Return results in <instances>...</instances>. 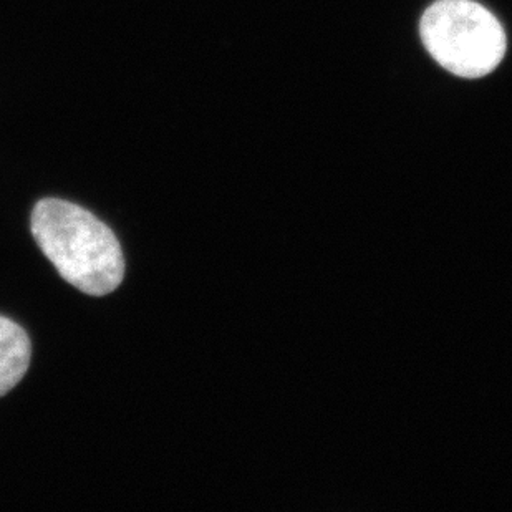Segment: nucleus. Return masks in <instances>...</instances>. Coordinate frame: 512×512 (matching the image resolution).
<instances>
[{"label": "nucleus", "mask_w": 512, "mask_h": 512, "mask_svg": "<svg viewBox=\"0 0 512 512\" xmlns=\"http://www.w3.org/2000/svg\"><path fill=\"white\" fill-rule=\"evenodd\" d=\"M426 50L441 67L461 78H481L498 68L506 54L503 25L473 0H438L421 17Z\"/></svg>", "instance_id": "f03ea898"}, {"label": "nucleus", "mask_w": 512, "mask_h": 512, "mask_svg": "<svg viewBox=\"0 0 512 512\" xmlns=\"http://www.w3.org/2000/svg\"><path fill=\"white\" fill-rule=\"evenodd\" d=\"M32 234L58 274L88 295L112 294L123 282L125 257L112 229L77 204L42 199Z\"/></svg>", "instance_id": "f257e3e1"}, {"label": "nucleus", "mask_w": 512, "mask_h": 512, "mask_svg": "<svg viewBox=\"0 0 512 512\" xmlns=\"http://www.w3.org/2000/svg\"><path fill=\"white\" fill-rule=\"evenodd\" d=\"M30 340L25 330L0 315V397L24 378L30 365Z\"/></svg>", "instance_id": "7ed1b4c3"}]
</instances>
